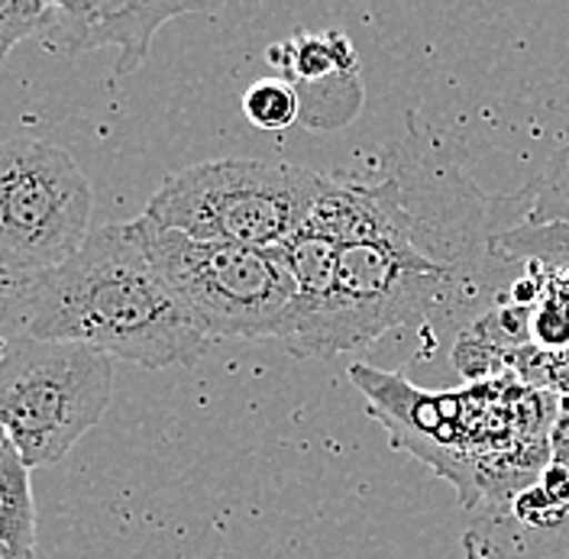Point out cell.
I'll list each match as a JSON object with an SVG mask.
<instances>
[{"mask_svg":"<svg viewBox=\"0 0 569 559\" xmlns=\"http://www.w3.org/2000/svg\"><path fill=\"white\" fill-rule=\"evenodd\" d=\"M411 127L362 176H330L315 220L340 237L333 285L284 337L295 359H330L391 330L425 333V356L486 315L511 288L492 252L498 208Z\"/></svg>","mask_w":569,"mask_h":559,"instance_id":"cell-1","label":"cell"},{"mask_svg":"<svg viewBox=\"0 0 569 559\" xmlns=\"http://www.w3.org/2000/svg\"><path fill=\"white\" fill-rule=\"evenodd\" d=\"M369 411L386 423L391 447L430 462L460 489L469 511L511 501L550 466L553 398L537 385L505 376L466 391H421L398 372L366 362L350 369Z\"/></svg>","mask_w":569,"mask_h":559,"instance_id":"cell-2","label":"cell"},{"mask_svg":"<svg viewBox=\"0 0 569 559\" xmlns=\"http://www.w3.org/2000/svg\"><path fill=\"white\" fill-rule=\"evenodd\" d=\"M13 337L78 343L142 369L194 366L211 340L149 256L146 223H107L49 276L17 291Z\"/></svg>","mask_w":569,"mask_h":559,"instance_id":"cell-3","label":"cell"},{"mask_svg":"<svg viewBox=\"0 0 569 559\" xmlns=\"http://www.w3.org/2000/svg\"><path fill=\"white\" fill-rule=\"evenodd\" d=\"M330 176L291 162L208 159L169 176L142 220L208 243L279 249L315 213Z\"/></svg>","mask_w":569,"mask_h":559,"instance_id":"cell-4","label":"cell"},{"mask_svg":"<svg viewBox=\"0 0 569 559\" xmlns=\"http://www.w3.org/2000/svg\"><path fill=\"white\" fill-rule=\"evenodd\" d=\"M142 223L156 269L208 340L288 337L298 288L279 249L208 243Z\"/></svg>","mask_w":569,"mask_h":559,"instance_id":"cell-5","label":"cell"},{"mask_svg":"<svg viewBox=\"0 0 569 559\" xmlns=\"http://www.w3.org/2000/svg\"><path fill=\"white\" fill-rule=\"evenodd\" d=\"M110 395L113 362L91 347L10 337L0 359V430L30 469L66 459Z\"/></svg>","mask_w":569,"mask_h":559,"instance_id":"cell-6","label":"cell"},{"mask_svg":"<svg viewBox=\"0 0 569 559\" xmlns=\"http://www.w3.org/2000/svg\"><path fill=\"white\" fill-rule=\"evenodd\" d=\"M91 208V181L62 146L0 140V276L17 291L84 246Z\"/></svg>","mask_w":569,"mask_h":559,"instance_id":"cell-7","label":"cell"},{"mask_svg":"<svg viewBox=\"0 0 569 559\" xmlns=\"http://www.w3.org/2000/svg\"><path fill=\"white\" fill-rule=\"evenodd\" d=\"M466 559H569V469L550 462L531 489L479 508L462 533Z\"/></svg>","mask_w":569,"mask_h":559,"instance_id":"cell-8","label":"cell"},{"mask_svg":"<svg viewBox=\"0 0 569 559\" xmlns=\"http://www.w3.org/2000/svg\"><path fill=\"white\" fill-rule=\"evenodd\" d=\"M266 62L298 94L308 130H340L362 110L359 59L350 36L340 30L288 36L266 49Z\"/></svg>","mask_w":569,"mask_h":559,"instance_id":"cell-9","label":"cell"},{"mask_svg":"<svg viewBox=\"0 0 569 559\" xmlns=\"http://www.w3.org/2000/svg\"><path fill=\"white\" fill-rule=\"evenodd\" d=\"M211 3H181V0H78L52 3V23L42 39L62 52H91L117 46L120 59L113 66L117 78L140 69L149 56L156 33L188 13H211Z\"/></svg>","mask_w":569,"mask_h":559,"instance_id":"cell-10","label":"cell"},{"mask_svg":"<svg viewBox=\"0 0 569 559\" xmlns=\"http://www.w3.org/2000/svg\"><path fill=\"white\" fill-rule=\"evenodd\" d=\"M0 543L7 559H36V505L30 466L0 430Z\"/></svg>","mask_w":569,"mask_h":559,"instance_id":"cell-11","label":"cell"},{"mask_svg":"<svg viewBox=\"0 0 569 559\" xmlns=\"http://www.w3.org/2000/svg\"><path fill=\"white\" fill-rule=\"evenodd\" d=\"M492 252L505 266H543L567 269L569 266V223H518L505 233H496Z\"/></svg>","mask_w":569,"mask_h":559,"instance_id":"cell-12","label":"cell"},{"mask_svg":"<svg viewBox=\"0 0 569 559\" xmlns=\"http://www.w3.org/2000/svg\"><path fill=\"white\" fill-rule=\"evenodd\" d=\"M515 198L521 208V223H569V142L547 159L540 176Z\"/></svg>","mask_w":569,"mask_h":559,"instance_id":"cell-13","label":"cell"},{"mask_svg":"<svg viewBox=\"0 0 569 559\" xmlns=\"http://www.w3.org/2000/svg\"><path fill=\"white\" fill-rule=\"evenodd\" d=\"M243 117L252 127L276 133L288 130L291 123H301V104L282 78H259L243 94Z\"/></svg>","mask_w":569,"mask_h":559,"instance_id":"cell-14","label":"cell"},{"mask_svg":"<svg viewBox=\"0 0 569 559\" xmlns=\"http://www.w3.org/2000/svg\"><path fill=\"white\" fill-rule=\"evenodd\" d=\"M52 23V3L42 0H0V66L10 59V52L30 39L42 36Z\"/></svg>","mask_w":569,"mask_h":559,"instance_id":"cell-15","label":"cell"},{"mask_svg":"<svg viewBox=\"0 0 569 559\" xmlns=\"http://www.w3.org/2000/svg\"><path fill=\"white\" fill-rule=\"evenodd\" d=\"M533 347L543 352H569V311L550 295L533 308Z\"/></svg>","mask_w":569,"mask_h":559,"instance_id":"cell-16","label":"cell"},{"mask_svg":"<svg viewBox=\"0 0 569 559\" xmlns=\"http://www.w3.org/2000/svg\"><path fill=\"white\" fill-rule=\"evenodd\" d=\"M13 305H17V288L0 276V330L10 333V317H13Z\"/></svg>","mask_w":569,"mask_h":559,"instance_id":"cell-17","label":"cell"},{"mask_svg":"<svg viewBox=\"0 0 569 559\" xmlns=\"http://www.w3.org/2000/svg\"><path fill=\"white\" fill-rule=\"evenodd\" d=\"M550 295L569 311V266L567 269H550Z\"/></svg>","mask_w":569,"mask_h":559,"instance_id":"cell-18","label":"cell"},{"mask_svg":"<svg viewBox=\"0 0 569 559\" xmlns=\"http://www.w3.org/2000/svg\"><path fill=\"white\" fill-rule=\"evenodd\" d=\"M10 337H13V333L0 330V359H3V352H7V347H10Z\"/></svg>","mask_w":569,"mask_h":559,"instance_id":"cell-19","label":"cell"},{"mask_svg":"<svg viewBox=\"0 0 569 559\" xmlns=\"http://www.w3.org/2000/svg\"><path fill=\"white\" fill-rule=\"evenodd\" d=\"M0 559H7V553H3V543H0Z\"/></svg>","mask_w":569,"mask_h":559,"instance_id":"cell-20","label":"cell"}]
</instances>
